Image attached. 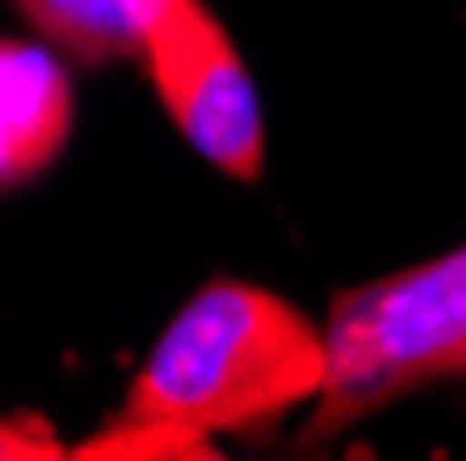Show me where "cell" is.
I'll use <instances>...</instances> for the list:
<instances>
[{
	"label": "cell",
	"mask_w": 466,
	"mask_h": 461,
	"mask_svg": "<svg viewBox=\"0 0 466 461\" xmlns=\"http://www.w3.org/2000/svg\"><path fill=\"white\" fill-rule=\"evenodd\" d=\"M328 323L245 278H217L161 328L123 412L200 434H267L328 389Z\"/></svg>",
	"instance_id": "6da1fadb"
},
{
	"label": "cell",
	"mask_w": 466,
	"mask_h": 461,
	"mask_svg": "<svg viewBox=\"0 0 466 461\" xmlns=\"http://www.w3.org/2000/svg\"><path fill=\"white\" fill-rule=\"evenodd\" d=\"M328 389L306 445H322L439 378H466V245L356 283L328 306Z\"/></svg>",
	"instance_id": "7a4b0ae2"
},
{
	"label": "cell",
	"mask_w": 466,
	"mask_h": 461,
	"mask_svg": "<svg viewBox=\"0 0 466 461\" xmlns=\"http://www.w3.org/2000/svg\"><path fill=\"white\" fill-rule=\"evenodd\" d=\"M139 62L172 128L233 184H256L267 167V118L228 28L200 0H172L150 23Z\"/></svg>",
	"instance_id": "3957f363"
},
{
	"label": "cell",
	"mask_w": 466,
	"mask_h": 461,
	"mask_svg": "<svg viewBox=\"0 0 466 461\" xmlns=\"http://www.w3.org/2000/svg\"><path fill=\"white\" fill-rule=\"evenodd\" d=\"M73 134V73L45 39L0 50V179L6 190L39 179Z\"/></svg>",
	"instance_id": "277c9868"
},
{
	"label": "cell",
	"mask_w": 466,
	"mask_h": 461,
	"mask_svg": "<svg viewBox=\"0 0 466 461\" xmlns=\"http://www.w3.org/2000/svg\"><path fill=\"white\" fill-rule=\"evenodd\" d=\"M34 39L62 50L78 67H106L123 56H145L150 23L172 0H12Z\"/></svg>",
	"instance_id": "5b68a950"
},
{
	"label": "cell",
	"mask_w": 466,
	"mask_h": 461,
	"mask_svg": "<svg viewBox=\"0 0 466 461\" xmlns=\"http://www.w3.org/2000/svg\"><path fill=\"white\" fill-rule=\"evenodd\" d=\"M67 456H78V461H156V456H172V461H200V456H217V450H211V434L184 428V423L116 417L111 428H100V434L78 439Z\"/></svg>",
	"instance_id": "8992f818"
}]
</instances>
